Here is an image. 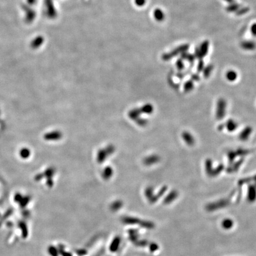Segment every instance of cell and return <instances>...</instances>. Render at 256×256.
I'll return each mask as SVG.
<instances>
[{
	"label": "cell",
	"instance_id": "2",
	"mask_svg": "<svg viewBox=\"0 0 256 256\" xmlns=\"http://www.w3.org/2000/svg\"><path fill=\"white\" fill-rule=\"evenodd\" d=\"M226 102L224 99H219L217 103L216 107V117L218 119H221L225 115Z\"/></svg>",
	"mask_w": 256,
	"mask_h": 256
},
{
	"label": "cell",
	"instance_id": "9",
	"mask_svg": "<svg viewBox=\"0 0 256 256\" xmlns=\"http://www.w3.org/2000/svg\"><path fill=\"white\" fill-rule=\"evenodd\" d=\"M234 225V222L230 219H225L222 222V226L225 229H229Z\"/></svg>",
	"mask_w": 256,
	"mask_h": 256
},
{
	"label": "cell",
	"instance_id": "10",
	"mask_svg": "<svg viewBox=\"0 0 256 256\" xmlns=\"http://www.w3.org/2000/svg\"><path fill=\"white\" fill-rule=\"evenodd\" d=\"M154 15L155 17V18L157 20H159V21L163 20L164 19V13H163L162 11H161L159 9H157V10H155V13H154Z\"/></svg>",
	"mask_w": 256,
	"mask_h": 256
},
{
	"label": "cell",
	"instance_id": "11",
	"mask_svg": "<svg viewBox=\"0 0 256 256\" xmlns=\"http://www.w3.org/2000/svg\"><path fill=\"white\" fill-rule=\"evenodd\" d=\"M193 87V84L192 83H190V82L187 83L186 84V86L184 85V90H185L186 91H191V90H192Z\"/></svg>",
	"mask_w": 256,
	"mask_h": 256
},
{
	"label": "cell",
	"instance_id": "1",
	"mask_svg": "<svg viewBox=\"0 0 256 256\" xmlns=\"http://www.w3.org/2000/svg\"><path fill=\"white\" fill-rule=\"evenodd\" d=\"M229 204V200L228 199H221L218 201L211 203L206 205V209L208 211H214L225 208Z\"/></svg>",
	"mask_w": 256,
	"mask_h": 256
},
{
	"label": "cell",
	"instance_id": "4",
	"mask_svg": "<svg viewBox=\"0 0 256 256\" xmlns=\"http://www.w3.org/2000/svg\"><path fill=\"white\" fill-rule=\"evenodd\" d=\"M182 137L184 142L189 145H193L195 143V139L189 132H184L182 134Z\"/></svg>",
	"mask_w": 256,
	"mask_h": 256
},
{
	"label": "cell",
	"instance_id": "3",
	"mask_svg": "<svg viewBox=\"0 0 256 256\" xmlns=\"http://www.w3.org/2000/svg\"><path fill=\"white\" fill-rule=\"evenodd\" d=\"M248 200L250 202H253L256 200V187L250 186L248 190Z\"/></svg>",
	"mask_w": 256,
	"mask_h": 256
},
{
	"label": "cell",
	"instance_id": "7",
	"mask_svg": "<svg viewBox=\"0 0 256 256\" xmlns=\"http://www.w3.org/2000/svg\"><path fill=\"white\" fill-rule=\"evenodd\" d=\"M238 127V124L234 120H229L226 122V128L229 132L234 131Z\"/></svg>",
	"mask_w": 256,
	"mask_h": 256
},
{
	"label": "cell",
	"instance_id": "8",
	"mask_svg": "<svg viewBox=\"0 0 256 256\" xmlns=\"http://www.w3.org/2000/svg\"><path fill=\"white\" fill-rule=\"evenodd\" d=\"M226 78L229 81H234L237 78V74L235 71L229 70L226 73Z\"/></svg>",
	"mask_w": 256,
	"mask_h": 256
},
{
	"label": "cell",
	"instance_id": "6",
	"mask_svg": "<svg viewBox=\"0 0 256 256\" xmlns=\"http://www.w3.org/2000/svg\"><path fill=\"white\" fill-rule=\"evenodd\" d=\"M178 192L177 191H172L168 196H167L164 200L165 203H170L174 201L178 197Z\"/></svg>",
	"mask_w": 256,
	"mask_h": 256
},
{
	"label": "cell",
	"instance_id": "12",
	"mask_svg": "<svg viewBox=\"0 0 256 256\" xmlns=\"http://www.w3.org/2000/svg\"><path fill=\"white\" fill-rule=\"evenodd\" d=\"M252 31V33L254 35L256 36V25H254L252 27V29H251V31Z\"/></svg>",
	"mask_w": 256,
	"mask_h": 256
},
{
	"label": "cell",
	"instance_id": "5",
	"mask_svg": "<svg viewBox=\"0 0 256 256\" xmlns=\"http://www.w3.org/2000/svg\"><path fill=\"white\" fill-rule=\"evenodd\" d=\"M252 131V129L250 127H247L245 128L242 132H241L240 135V138L242 141H245L247 140L249 136L251 135V132Z\"/></svg>",
	"mask_w": 256,
	"mask_h": 256
}]
</instances>
